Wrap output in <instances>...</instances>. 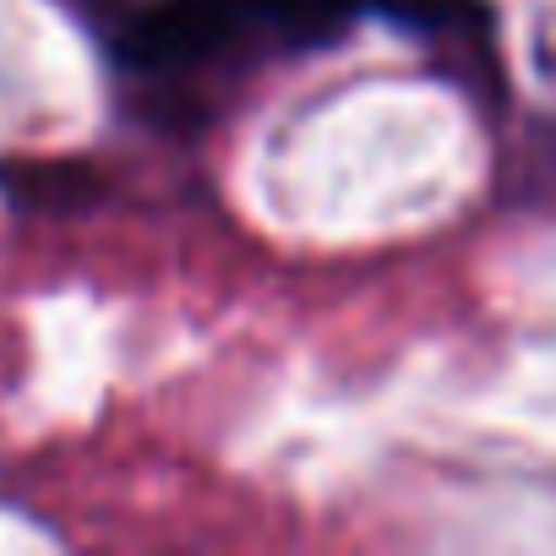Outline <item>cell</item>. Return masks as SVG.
Masks as SVG:
<instances>
[{
  "mask_svg": "<svg viewBox=\"0 0 556 556\" xmlns=\"http://www.w3.org/2000/svg\"><path fill=\"white\" fill-rule=\"evenodd\" d=\"M245 0H159L121 28V61L137 72H180L240 34Z\"/></svg>",
  "mask_w": 556,
  "mask_h": 556,
  "instance_id": "obj_1",
  "label": "cell"
},
{
  "mask_svg": "<svg viewBox=\"0 0 556 556\" xmlns=\"http://www.w3.org/2000/svg\"><path fill=\"white\" fill-rule=\"evenodd\" d=\"M382 7H393V0H245V17L267 23L273 34H285L290 45H323L350 17L382 12Z\"/></svg>",
  "mask_w": 556,
  "mask_h": 556,
  "instance_id": "obj_2",
  "label": "cell"
}]
</instances>
